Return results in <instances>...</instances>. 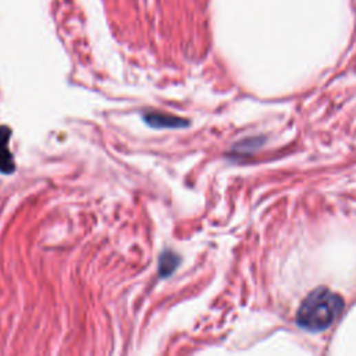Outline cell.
<instances>
[{
	"mask_svg": "<svg viewBox=\"0 0 356 356\" xmlns=\"http://www.w3.org/2000/svg\"><path fill=\"white\" fill-rule=\"evenodd\" d=\"M144 121L149 127L158 128V129H165V128L177 129V128H184L189 125L188 120H184L178 116H173L167 113H156V112H149L144 114Z\"/></svg>",
	"mask_w": 356,
	"mask_h": 356,
	"instance_id": "obj_3",
	"label": "cell"
},
{
	"mask_svg": "<svg viewBox=\"0 0 356 356\" xmlns=\"http://www.w3.org/2000/svg\"><path fill=\"white\" fill-rule=\"evenodd\" d=\"M181 263V258L171 249H165L159 258V275L162 278L170 277Z\"/></svg>",
	"mask_w": 356,
	"mask_h": 356,
	"instance_id": "obj_4",
	"label": "cell"
},
{
	"mask_svg": "<svg viewBox=\"0 0 356 356\" xmlns=\"http://www.w3.org/2000/svg\"><path fill=\"white\" fill-rule=\"evenodd\" d=\"M342 308L344 302L339 295L327 289H317L300 306L297 322L305 330L323 331L335 322Z\"/></svg>",
	"mask_w": 356,
	"mask_h": 356,
	"instance_id": "obj_1",
	"label": "cell"
},
{
	"mask_svg": "<svg viewBox=\"0 0 356 356\" xmlns=\"http://www.w3.org/2000/svg\"><path fill=\"white\" fill-rule=\"evenodd\" d=\"M12 129L8 125H0V173L13 174L16 171V162L10 149Z\"/></svg>",
	"mask_w": 356,
	"mask_h": 356,
	"instance_id": "obj_2",
	"label": "cell"
}]
</instances>
